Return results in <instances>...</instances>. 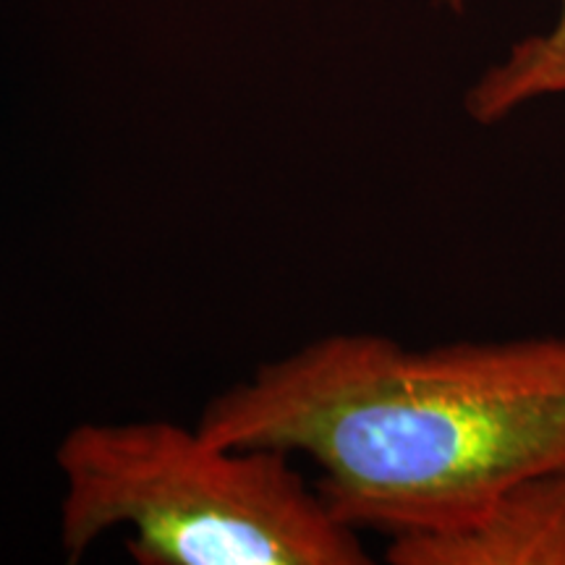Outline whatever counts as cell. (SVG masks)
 Listing matches in <instances>:
<instances>
[{"mask_svg":"<svg viewBox=\"0 0 565 565\" xmlns=\"http://www.w3.org/2000/svg\"><path fill=\"white\" fill-rule=\"evenodd\" d=\"M393 565H565V475L511 487L461 524L395 536Z\"/></svg>","mask_w":565,"mask_h":565,"instance_id":"cell-3","label":"cell"},{"mask_svg":"<svg viewBox=\"0 0 565 565\" xmlns=\"http://www.w3.org/2000/svg\"><path fill=\"white\" fill-rule=\"evenodd\" d=\"M196 427L312 458L324 503L356 532H437L526 479L565 475V341L328 335L217 393Z\"/></svg>","mask_w":565,"mask_h":565,"instance_id":"cell-1","label":"cell"},{"mask_svg":"<svg viewBox=\"0 0 565 565\" xmlns=\"http://www.w3.org/2000/svg\"><path fill=\"white\" fill-rule=\"evenodd\" d=\"M565 95V0H557V19L547 32L529 34L471 84L463 108L477 124L505 121L524 105Z\"/></svg>","mask_w":565,"mask_h":565,"instance_id":"cell-4","label":"cell"},{"mask_svg":"<svg viewBox=\"0 0 565 565\" xmlns=\"http://www.w3.org/2000/svg\"><path fill=\"white\" fill-rule=\"evenodd\" d=\"M267 448H231L175 422H82L55 450L71 563L113 529L139 565H364L356 529Z\"/></svg>","mask_w":565,"mask_h":565,"instance_id":"cell-2","label":"cell"},{"mask_svg":"<svg viewBox=\"0 0 565 565\" xmlns=\"http://www.w3.org/2000/svg\"><path fill=\"white\" fill-rule=\"evenodd\" d=\"M435 3L445 6V9L454 11V13H461V11H463V6H466V0H435Z\"/></svg>","mask_w":565,"mask_h":565,"instance_id":"cell-5","label":"cell"}]
</instances>
